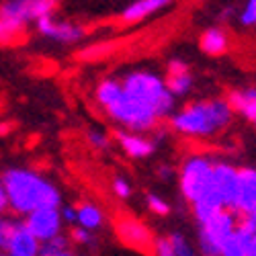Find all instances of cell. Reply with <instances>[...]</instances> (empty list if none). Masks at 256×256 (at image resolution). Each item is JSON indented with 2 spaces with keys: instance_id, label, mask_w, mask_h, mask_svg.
<instances>
[{
  "instance_id": "obj_1",
  "label": "cell",
  "mask_w": 256,
  "mask_h": 256,
  "mask_svg": "<svg viewBox=\"0 0 256 256\" xmlns=\"http://www.w3.org/2000/svg\"><path fill=\"white\" fill-rule=\"evenodd\" d=\"M6 193L8 209L14 216L27 218L29 213L44 207H60L62 193L60 188L29 168H8L0 176Z\"/></svg>"
},
{
  "instance_id": "obj_2",
  "label": "cell",
  "mask_w": 256,
  "mask_h": 256,
  "mask_svg": "<svg viewBox=\"0 0 256 256\" xmlns=\"http://www.w3.org/2000/svg\"><path fill=\"white\" fill-rule=\"evenodd\" d=\"M234 111L226 98H207L184 104L170 117V127L184 138H211L232 123Z\"/></svg>"
},
{
  "instance_id": "obj_3",
  "label": "cell",
  "mask_w": 256,
  "mask_h": 256,
  "mask_svg": "<svg viewBox=\"0 0 256 256\" xmlns=\"http://www.w3.org/2000/svg\"><path fill=\"white\" fill-rule=\"evenodd\" d=\"M121 88L125 94H130L136 100L152 106L154 113L158 115V119L174 115L176 98L168 92L164 78L156 72H150V70L127 72L121 78Z\"/></svg>"
},
{
  "instance_id": "obj_4",
  "label": "cell",
  "mask_w": 256,
  "mask_h": 256,
  "mask_svg": "<svg viewBox=\"0 0 256 256\" xmlns=\"http://www.w3.org/2000/svg\"><path fill=\"white\" fill-rule=\"evenodd\" d=\"M102 109L117 125L123 127V132H132V134L150 132L160 121L152 106H148V104L136 100L134 96L125 94L123 88L109 104H104Z\"/></svg>"
},
{
  "instance_id": "obj_5",
  "label": "cell",
  "mask_w": 256,
  "mask_h": 256,
  "mask_svg": "<svg viewBox=\"0 0 256 256\" xmlns=\"http://www.w3.org/2000/svg\"><path fill=\"white\" fill-rule=\"evenodd\" d=\"M213 162L205 154L186 156L178 168V186L182 197L193 205L201 197L211 190V176H213Z\"/></svg>"
},
{
  "instance_id": "obj_6",
  "label": "cell",
  "mask_w": 256,
  "mask_h": 256,
  "mask_svg": "<svg viewBox=\"0 0 256 256\" xmlns=\"http://www.w3.org/2000/svg\"><path fill=\"white\" fill-rule=\"evenodd\" d=\"M238 228V218L232 211H222L199 226V250L203 256H220L222 246Z\"/></svg>"
},
{
  "instance_id": "obj_7",
  "label": "cell",
  "mask_w": 256,
  "mask_h": 256,
  "mask_svg": "<svg viewBox=\"0 0 256 256\" xmlns=\"http://www.w3.org/2000/svg\"><path fill=\"white\" fill-rule=\"evenodd\" d=\"M238 178H240V168H236L230 162H224V160L213 162V176H211V190L209 193L220 201V205L226 211H232L234 203H236Z\"/></svg>"
},
{
  "instance_id": "obj_8",
  "label": "cell",
  "mask_w": 256,
  "mask_h": 256,
  "mask_svg": "<svg viewBox=\"0 0 256 256\" xmlns=\"http://www.w3.org/2000/svg\"><path fill=\"white\" fill-rule=\"evenodd\" d=\"M232 213H236L238 222L256 224V168H240L238 178V195Z\"/></svg>"
},
{
  "instance_id": "obj_9",
  "label": "cell",
  "mask_w": 256,
  "mask_h": 256,
  "mask_svg": "<svg viewBox=\"0 0 256 256\" xmlns=\"http://www.w3.org/2000/svg\"><path fill=\"white\" fill-rule=\"evenodd\" d=\"M23 224L27 226V230L33 234V236L39 240V244H44L56 236H60L64 230V220L60 207H44L37 209L23 220Z\"/></svg>"
},
{
  "instance_id": "obj_10",
  "label": "cell",
  "mask_w": 256,
  "mask_h": 256,
  "mask_svg": "<svg viewBox=\"0 0 256 256\" xmlns=\"http://www.w3.org/2000/svg\"><path fill=\"white\" fill-rule=\"evenodd\" d=\"M115 234L117 238L134 250H142V252H152L154 250V234L144 222L136 220V218H121L115 222Z\"/></svg>"
},
{
  "instance_id": "obj_11",
  "label": "cell",
  "mask_w": 256,
  "mask_h": 256,
  "mask_svg": "<svg viewBox=\"0 0 256 256\" xmlns=\"http://www.w3.org/2000/svg\"><path fill=\"white\" fill-rule=\"evenodd\" d=\"M2 252L6 256H41V244L27 230L23 220H14L8 238L2 246Z\"/></svg>"
},
{
  "instance_id": "obj_12",
  "label": "cell",
  "mask_w": 256,
  "mask_h": 256,
  "mask_svg": "<svg viewBox=\"0 0 256 256\" xmlns=\"http://www.w3.org/2000/svg\"><path fill=\"white\" fill-rule=\"evenodd\" d=\"M35 27L44 37L54 39L58 44H78V41L84 37V29L80 25L70 23V20L56 18L54 14L39 18L35 23Z\"/></svg>"
},
{
  "instance_id": "obj_13",
  "label": "cell",
  "mask_w": 256,
  "mask_h": 256,
  "mask_svg": "<svg viewBox=\"0 0 256 256\" xmlns=\"http://www.w3.org/2000/svg\"><path fill=\"white\" fill-rule=\"evenodd\" d=\"M166 88L168 92L172 94L174 98L178 96H186L190 90H193V76H190V70H188V64L184 60H170L166 64Z\"/></svg>"
},
{
  "instance_id": "obj_14",
  "label": "cell",
  "mask_w": 256,
  "mask_h": 256,
  "mask_svg": "<svg viewBox=\"0 0 256 256\" xmlns=\"http://www.w3.org/2000/svg\"><path fill=\"white\" fill-rule=\"evenodd\" d=\"M117 142L121 146V150L136 160L152 156L156 150V142L146 138L144 134H132V132H117Z\"/></svg>"
},
{
  "instance_id": "obj_15",
  "label": "cell",
  "mask_w": 256,
  "mask_h": 256,
  "mask_svg": "<svg viewBox=\"0 0 256 256\" xmlns=\"http://www.w3.org/2000/svg\"><path fill=\"white\" fill-rule=\"evenodd\" d=\"M154 256H197L195 248L190 246V242L178 232H172L168 236L156 238L154 242Z\"/></svg>"
},
{
  "instance_id": "obj_16",
  "label": "cell",
  "mask_w": 256,
  "mask_h": 256,
  "mask_svg": "<svg viewBox=\"0 0 256 256\" xmlns=\"http://www.w3.org/2000/svg\"><path fill=\"white\" fill-rule=\"evenodd\" d=\"M226 100L230 102L234 113H238L240 117H244L246 121L256 125V88L232 90Z\"/></svg>"
},
{
  "instance_id": "obj_17",
  "label": "cell",
  "mask_w": 256,
  "mask_h": 256,
  "mask_svg": "<svg viewBox=\"0 0 256 256\" xmlns=\"http://www.w3.org/2000/svg\"><path fill=\"white\" fill-rule=\"evenodd\" d=\"M170 2L168 0H138V2L127 4L121 10V20L123 23H140V20L156 14L158 10L166 8Z\"/></svg>"
},
{
  "instance_id": "obj_18",
  "label": "cell",
  "mask_w": 256,
  "mask_h": 256,
  "mask_svg": "<svg viewBox=\"0 0 256 256\" xmlns=\"http://www.w3.org/2000/svg\"><path fill=\"white\" fill-rule=\"evenodd\" d=\"M199 48L207 56H222L230 50V35L224 27H207L199 37Z\"/></svg>"
},
{
  "instance_id": "obj_19",
  "label": "cell",
  "mask_w": 256,
  "mask_h": 256,
  "mask_svg": "<svg viewBox=\"0 0 256 256\" xmlns=\"http://www.w3.org/2000/svg\"><path fill=\"white\" fill-rule=\"evenodd\" d=\"M102 222H104V213L96 203L84 201L76 207V226L78 228L92 234L94 230H98L102 226Z\"/></svg>"
},
{
  "instance_id": "obj_20",
  "label": "cell",
  "mask_w": 256,
  "mask_h": 256,
  "mask_svg": "<svg viewBox=\"0 0 256 256\" xmlns=\"http://www.w3.org/2000/svg\"><path fill=\"white\" fill-rule=\"evenodd\" d=\"M238 234L242 236L246 256H256V224L252 222H238Z\"/></svg>"
},
{
  "instance_id": "obj_21",
  "label": "cell",
  "mask_w": 256,
  "mask_h": 256,
  "mask_svg": "<svg viewBox=\"0 0 256 256\" xmlns=\"http://www.w3.org/2000/svg\"><path fill=\"white\" fill-rule=\"evenodd\" d=\"M70 250V238L60 234V236L48 240L41 244V256H58V254H64Z\"/></svg>"
},
{
  "instance_id": "obj_22",
  "label": "cell",
  "mask_w": 256,
  "mask_h": 256,
  "mask_svg": "<svg viewBox=\"0 0 256 256\" xmlns=\"http://www.w3.org/2000/svg\"><path fill=\"white\" fill-rule=\"evenodd\" d=\"M220 256H246V248H244V242H242V236L238 234V228L232 236L226 240V244L222 246V252Z\"/></svg>"
},
{
  "instance_id": "obj_23",
  "label": "cell",
  "mask_w": 256,
  "mask_h": 256,
  "mask_svg": "<svg viewBox=\"0 0 256 256\" xmlns=\"http://www.w3.org/2000/svg\"><path fill=\"white\" fill-rule=\"evenodd\" d=\"M25 29L23 27H18V25H14V23H10L8 18H4V16H0V46H8V44H12V41L23 33Z\"/></svg>"
},
{
  "instance_id": "obj_24",
  "label": "cell",
  "mask_w": 256,
  "mask_h": 256,
  "mask_svg": "<svg viewBox=\"0 0 256 256\" xmlns=\"http://www.w3.org/2000/svg\"><path fill=\"white\" fill-rule=\"evenodd\" d=\"M146 205H148V209L154 213V216H160V218H164V216H168V213H170L168 201L162 199V197L156 195V193H148V195H146Z\"/></svg>"
},
{
  "instance_id": "obj_25",
  "label": "cell",
  "mask_w": 256,
  "mask_h": 256,
  "mask_svg": "<svg viewBox=\"0 0 256 256\" xmlns=\"http://www.w3.org/2000/svg\"><path fill=\"white\" fill-rule=\"evenodd\" d=\"M238 20L244 27H256V0H250L238 12Z\"/></svg>"
},
{
  "instance_id": "obj_26",
  "label": "cell",
  "mask_w": 256,
  "mask_h": 256,
  "mask_svg": "<svg viewBox=\"0 0 256 256\" xmlns=\"http://www.w3.org/2000/svg\"><path fill=\"white\" fill-rule=\"evenodd\" d=\"M111 188H113V195L119 197V199H130L132 197V184L123 176H115L113 182H111Z\"/></svg>"
},
{
  "instance_id": "obj_27",
  "label": "cell",
  "mask_w": 256,
  "mask_h": 256,
  "mask_svg": "<svg viewBox=\"0 0 256 256\" xmlns=\"http://www.w3.org/2000/svg\"><path fill=\"white\" fill-rule=\"evenodd\" d=\"M86 140H88V144L92 148H96V150H104V148H109V138L104 136V132H96V130L88 132Z\"/></svg>"
},
{
  "instance_id": "obj_28",
  "label": "cell",
  "mask_w": 256,
  "mask_h": 256,
  "mask_svg": "<svg viewBox=\"0 0 256 256\" xmlns=\"http://www.w3.org/2000/svg\"><path fill=\"white\" fill-rule=\"evenodd\" d=\"M70 240H72V242H76V244L86 246V244H90V242H92V234H90V232H86V230H82V228H78V226H74V228H72V232H70Z\"/></svg>"
},
{
  "instance_id": "obj_29",
  "label": "cell",
  "mask_w": 256,
  "mask_h": 256,
  "mask_svg": "<svg viewBox=\"0 0 256 256\" xmlns=\"http://www.w3.org/2000/svg\"><path fill=\"white\" fill-rule=\"evenodd\" d=\"M60 213H62L64 224H76V207H72V205L62 207V209H60Z\"/></svg>"
},
{
  "instance_id": "obj_30",
  "label": "cell",
  "mask_w": 256,
  "mask_h": 256,
  "mask_svg": "<svg viewBox=\"0 0 256 256\" xmlns=\"http://www.w3.org/2000/svg\"><path fill=\"white\" fill-rule=\"evenodd\" d=\"M8 209V203H6V193H4V186H2V180H0V218H4V213Z\"/></svg>"
},
{
  "instance_id": "obj_31",
  "label": "cell",
  "mask_w": 256,
  "mask_h": 256,
  "mask_svg": "<svg viewBox=\"0 0 256 256\" xmlns=\"http://www.w3.org/2000/svg\"><path fill=\"white\" fill-rule=\"evenodd\" d=\"M158 176H160L162 180H168L170 176H172V168L166 166V164H160V166H158Z\"/></svg>"
},
{
  "instance_id": "obj_32",
  "label": "cell",
  "mask_w": 256,
  "mask_h": 256,
  "mask_svg": "<svg viewBox=\"0 0 256 256\" xmlns=\"http://www.w3.org/2000/svg\"><path fill=\"white\" fill-rule=\"evenodd\" d=\"M58 256H76L72 250H68V252H64V254H58Z\"/></svg>"
},
{
  "instance_id": "obj_33",
  "label": "cell",
  "mask_w": 256,
  "mask_h": 256,
  "mask_svg": "<svg viewBox=\"0 0 256 256\" xmlns=\"http://www.w3.org/2000/svg\"><path fill=\"white\" fill-rule=\"evenodd\" d=\"M0 256H6V254H4V252H0Z\"/></svg>"
}]
</instances>
